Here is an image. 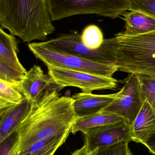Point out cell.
<instances>
[{
  "label": "cell",
  "mask_w": 155,
  "mask_h": 155,
  "mask_svg": "<svg viewBox=\"0 0 155 155\" xmlns=\"http://www.w3.org/2000/svg\"><path fill=\"white\" fill-rule=\"evenodd\" d=\"M62 88L54 84L41 99L32 104L31 109L17 129L18 142L15 153L35 142L55 135L71 131L77 118L72 97L60 96Z\"/></svg>",
  "instance_id": "cell-1"
},
{
  "label": "cell",
  "mask_w": 155,
  "mask_h": 155,
  "mask_svg": "<svg viewBox=\"0 0 155 155\" xmlns=\"http://www.w3.org/2000/svg\"><path fill=\"white\" fill-rule=\"evenodd\" d=\"M46 0H0V25L24 42L45 41L55 31Z\"/></svg>",
  "instance_id": "cell-2"
},
{
  "label": "cell",
  "mask_w": 155,
  "mask_h": 155,
  "mask_svg": "<svg viewBox=\"0 0 155 155\" xmlns=\"http://www.w3.org/2000/svg\"><path fill=\"white\" fill-rule=\"evenodd\" d=\"M106 41L118 70L155 78V30L137 35L121 32Z\"/></svg>",
  "instance_id": "cell-3"
},
{
  "label": "cell",
  "mask_w": 155,
  "mask_h": 155,
  "mask_svg": "<svg viewBox=\"0 0 155 155\" xmlns=\"http://www.w3.org/2000/svg\"><path fill=\"white\" fill-rule=\"evenodd\" d=\"M52 21L79 15L116 19L129 11V0H46Z\"/></svg>",
  "instance_id": "cell-4"
},
{
  "label": "cell",
  "mask_w": 155,
  "mask_h": 155,
  "mask_svg": "<svg viewBox=\"0 0 155 155\" xmlns=\"http://www.w3.org/2000/svg\"><path fill=\"white\" fill-rule=\"evenodd\" d=\"M30 51L46 67H55L112 77L118 71L116 65L103 64L72 54L58 52L40 45L39 42L29 43Z\"/></svg>",
  "instance_id": "cell-5"
},
{
  "label": "cell",
  "mask_w": 155,
  "mask_h": 155,
  "mask_svg": "<svg viewBox=\"0 0 155 155\" xmlns=\"http://www.w3.org/2000/svg\"><path fill=\"white\" fill-rule=\"evenodd\" d=\"M40 45L58 52L72 54L103 64L115 65L108 51L106 40L98 49L92 50L84 45L77 31H72L46 41L39 42Z\"/></svg>",
  "instance_id": "cell-6"
},
{
  "label": "cell",
  "mask_w": 155,
  "mask_h": 155,
  "mask_svg": "<svg viewBox=\"0 0 155 155\" xmlns=\"http://www.w3.org/2000/svg\"><path fill=\"white\" fill-rule=\"evenodd\" d=\"M48 73L56 84L62 89L66 87L80 88L84 93L94 90L115 89L118 81L113 77L55 67H47Z\"/></svg>",
  "instance_id": "cell-7"
},
{
  "label": "cell",
  "mask_w": 155,
  "mask_h": 155,
  "mask_svg": "<svg viewBox=\"0 0 155 155\" xmlns=\"http://www.w3.org/2000/svg\"><path fill=\"white\" fill-rule=\"evenodd\" d=\"M118 94L117 97L99 113L118 116L131 125L144 102L137 75L130 74Z\"/></svg>",
  "instance_id": "cell-8"
},
{
  "label": "cell",
  "mask_w": 155,
  "mask_h": 155,
  "mask_svg": "<svg viewBox=\"0 0 155 155\" xmlns=\"http://www.w3.org/2000/svg\"><path fill=\"white\" fill-rule=\"evenodd\" d=\"M89 152L120 142L133 141L131 125L125 120L83 131Z\"/></svg>",
  "instance_id": "cell-9"
},
{
  "label": "cell",
  "mask_w": 155,
  "mask_h": 155,
  "mask_svg": "<svg viewBox=\"0 0 155 155\" xmlns=\"http://www.w3.org/2000/svg\"><path fill=\"white\" fill-rule=\"evenodd\" d=\"M54 84L40 66L34 65L18 85L25 97L32 104L38 102L45 91Z\"/></svg>",
  "instance_id": "cell-10"
},
{
  "label": "cell",
  "mask_w": 155,
  "mask_h": 155,
  "mask_svg": "<svg viewBox=\"0 0 155 155\" xmlns=\"http://www.w3.org/2000/svg\"><path fill=\"white\" fill-rule=\"evenodd\" d=\"M118 93L111 94H94L92 93H77L72 97L77 117H85L100 113L118 97Z\"/></svg>",
  "instance_id": "cell-11"
},
{
  "label": "cell",
  "mask_w": 155,
  "mask_h": 155,
  "mask_svg": "<svg viewBox=\"0 0 155 155\" xmlns=\"http://www.w3.org/2000/svg\"><path fill=\"white\" fill-rule=\"evenodd\" d=\"M32 104L25 98L18 104L0 110V142L16 131L29 113Z\"/></svg>",
  "instance_id": "cell-12"
},
{
  "label": "cell",
  "mask_w": 155,
  "mask_h": 155,
  "mask_svg": "<svg viewBox=\"0 0 155 155\" xmlns=\"http://www.w3.org/2000/svg\"><path fill=\"white\" fill-rule=\"evenodd\" d=\"M131 127L134 142L143 145L155 133V111L147 101H144Z\"/></svg>",
  "instance_id": "cell-13"
},
{
  "label": "cell",
  "mask_w": 155,
  "mask_h": 155,
  "mask_svg": "<svg viewBox=\"0 0 155 155\" xmlns=\"http://www.w3.org/2000/svg\"><path fill=\"white\" fill-rule=\"evenodd\" d=\"M19 41L14 36L0 28V61L19 71L26 74L27 71L20 62L18 57Z\"/></svg>",
  "instance_id": "cell-14"
},
{
  "label": "cell",
  "mask_w": 155,
  "mask_h": 155,
  "mask_svg": "<svg viewBox=\"0 0 155 155\" xmlns=\"http://www.w3.org/2000/svg\"><path fill=\"white\" fill-rule=\"evenodd\" d=\"M125 21L124 33L137 35L150 32L155 30V19L141 12L130 11L123 14Z\"/></svg>",
  "instance_id": "cell-15"
},
{
  "label": "cell",
  "mask_w": 155,
  "mask_h": 155,
  "mask_svg": "<svg viewBox=\"0 0 155 155\" xmlns=\"http://www.w3.org/2000/svg\"><path fill=\"white\" fill-rule=\"evenodd\" d=\"M71 133V131H67L39 140L15 155H54Z\"/></svg>",
  "instance_id": "cell-16"
},
{
  "label": "cell",
  "mask_w": 155,
  "mask_h": 155,
  "mask_svg": "<svg viewBox=\"0 0 155 155\" xmlns=\"http://www.w3.org/2000/svg\"><path fill=\"white\" fill-rule=\"evenodd\" d=\"M124 120L123 118L118 116L103 113L77 117L72 126L71 133L75 134L78 132H83L91 128L116 124Z\"/></svg>",
  "instance_id": "cell-17"
},
{
  "label": "cell",
  "mask_w": 155,
  "mask_h": 155,
  "mask_svg": "<svg viewBox=\"0 0 155 155\" xmlns=\"http://www.w3.org/2000/svg\"><path fill=\"white\" fill-rule=\"evenodd\" d=\"M25 98L18 84L0 79V110L18 104Z\"/></svg>",
  "instance_id": "cell-18"
},
{
  "label": "cell",
  "mask_w": 155,
  "mask_h": 155,
  "mask_svg": "<svg viewBox=\"0 0 155 155\" xmlns=\"http://www.w3.org/2000/svg\"><path fill=\"white\" fill-rule=\"evenodd\" d=\"M82 43L89 49H98L103 42V35L97 25H90L84 29L81 34Z\"/></svg>",
  "instance_id": "cell-19"
},
{
  "label": "cell",
  "mask_w": 155,
  "mask_h": 155,
  "mask_svg": "<svg viewBox=\"0 0 155 155\" xmlns=\"http://www.w3.org/2000/svg\"><path fill=\"white\" fill-rule=\"evenodd\" d=\"M143 101H146L155 111V78L137 75Z\"/></svg>",
  "instance_id": "cell-20"
},
{
  "label": "cell",
  "mask_w": 155,
  "mask_h": 155,
  "mask_svg": "<svg viewBox=\"0 0 155 155\" xmlns=\"http://www.w3.org/2000/svg\"><path fill=\"white\" fill-rule=\"evenodd\" d=\"M129 143L124 141L97 148L91 153V155H133L129 147Z\"/></svg>",
  "instance_id": "cell-21"
},
{
  "label": "cell",
  "mask_w": 155,
  "mask_h": 155,
  "mask_svg": "<svg viewBox=\"0 0 155 155\" xmlns=\"http://www.w3.org/2000/svg\"><path fill=\"white\" fill-rule=\"evenodd\" d=\"M25 74L0 61V79L12 84H19Z\"/></svg>",
  "instance_id": "cell-22"
},
{
  "label": "cell",
  "mask_w": 155,
  "mask_h": 155,
  "mask_svg": "<svg viewBox=\"0 0 155 155\" xmlns=\"http://www.w3.org/2000/svg\"><path fill=\"white\" fill-rule=\"evenodd\" d=\"M129 11L141 12L155 19V0H129Z\"/></svg>",
  "instance_id": "cell-23"
},
{
  "label": "cell",
  "mask_w": 155,
  "mask_h": 155,
  "mask_svg": "<svg viewBox=\"0 0 155 155\" xmlns=\"http://www.w3.org/2000/svg\"><path fill=\"white\" fill-rule=\"evenodd\" d=\"M18 137L16 130L0 142V155H15V148Z\"/></svg>",
  "instance_id": "cell-24"
},
{
  "label": "cell",
  "mask_w": 155,
  "mask_h": 155,
  "mask_svg": "<svg viewBox=\"0 0 155 155\" xmlns=\"http://www.w3.org/2000/svg\"><path fill=\"white\" fill-rule=\"evenodd\" d=\"M150 153L155 155V132L150 137L144 145Z\"/></svg>",
  "instance_id": "cell-25"
},
{
  "label": "cell",
  "mask_w": 155,
  "mask_h": 155,
  "mask_svg": "<svg viewBox=\"0 0 155 155\" xmlns=\"http://www.w3.org/2000/svg\"><path fill=\"white\" fill-rule=\"evenodd\" d=\"M71 155H91V153L89 152L87 146L85 144L82 148L76 150Z\"/></svg>",
  "instance_id": "cell-26"
}]
</instances>
